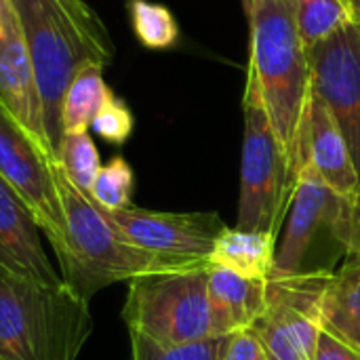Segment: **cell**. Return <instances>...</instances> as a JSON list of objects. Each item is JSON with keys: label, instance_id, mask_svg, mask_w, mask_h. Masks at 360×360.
I'll return each instance as SVG.
<instances>
[{"label": "cell", "instance_id": "obj_23", "mask_svg": "<svg viewBox=\"0 0 360 360\" xmlns=\"http://www.w3.org/2000/svg\"><path fill=\"white\" fill-rule=\"evenodd\" d=\"M135 190V175L131 165L122 156H114L108 165H103L93 181L91 200L105 211L129 209Z\"/></svg>", "mask_w": 360, "mask_h": 360}, {"label": "cell", "instance_id": "obj_15", "mask_svg": "<svg viewBox=\"0 0 360 360\" xmlns=\"http://www.w3.org/2000/svg\"><path fill=\"white\" fill-rule=\"evenodd\" d=\"M268 300V278H247L209 264V306L213 335L249 331Z\"/></svg>", "mask_w": 360, "mask_h": 360}, {"label": "cell", "instance_id": "obj_27", "mask_svg": "<svg viewBox=\"0 0 360 360\" xmlns=\"http://www.w3.org/2000/svg\"><path fill=\"white\" fill-rule=\"evenodd\" d=\"M224 360H268L259 340L251 331L232 335Z\"/></svg>", "mask_w": 360, "mask_h": 360}, {"label": "cell", "instance_id": "obj_17", "mask_svg": "<svg viewBox=\"0 0 360 360\" xmlns=\"http://www.w3.org/2000/svg\"><path fill=\"white\" fill-rule=\"evenodd\" d=\"M276 234L228 228L215 240L209 264L228 268L247 278H268L274 268Z\"/></svg>", "mask_w": 360, "mask_h": 360}, {"label": "cell", "instance_id": "obj_21", "mask_svg": "<svg viewBox=\"0 0 360 360\" xmlns=\"http://www.w3.org/2000/svg\"><path fill=\"white\" fill-rule=\"evenodd\" d=\"M55 154L65 179L80 192L91 194L93 181L103 167L93 137L89 133H63Z\"/></svg>", "mask_w": 360, "mask_h": 360}, {"label": "cell", "instance_id": "obj_16", "mask_svg": "<svg viewBox=\"0 0 360 360\" xmlns=\"http://www.w3.org/2000/svg\"><path fill=\"white\" fill-rule=\"evenodd\" d=\"M323 329L360 350V255H346L321 295Z\"/></svg>", "mask_w": 360, "mask_h": 360}, {"label": "cell", "instance_id": "obj_6", "mask_svg": "<svg viewBox=\"0 0 360 360\" xmlns=\"http://www.w3.org/2000/svg\"><path fill=\"white\" fill-rule=\"evenodd\" d=\"M243 116L245 137L236 228L278 234L291 207L297 175L272 129L259 89L249 74L243 95Z\"/></svg>", "mask_w": 360, "mask_h": 360}, {"label": "cell", "instance_id": "obj_25", "mask_svg": "<svg viewBox=\"0 0 360 360\" xmlns=\"http://www.w3.org/2000/svg\"><path fill=\"white\" fill-rule=\"evenodd\" d=\"M338 236L346 255H360V186L354 196L346 202Z\"/></svg>", "mask_w": 360, "mask_h": 360}, {"label": "cell", "instance_id": "obj_28", "mask_svg": "<svg viewBox=\"0 0 360 360\" xmlns=\"http://www.w3.org/2000/svg\"><path fill=\"white\" fill-rule=\"evenodd\" d=\"M352 11H354L356 21H360V0H352Z\"/></svg>", "mask_w": 360, "mask_h": 360}, {"label": "cell", "instance_id": "obj_30", "mask_svg": "<svg viewBox=\"0 0 360 360\" xmlns=\"http://www.w3.org/2000/svg\"><path fill=\"white\" fill-rule=\"evenodd\" d=\"M348 2H350V6H352V0H348Z\"/></svg>", "mask_w": 360, "mask_h": 360}, {"label": "cell", "instance_id": "obj_11", "mask_svg": "<svg viewBox=\"0 0 360 360\" xmlns=\"http://www.w3.org/2000/svg\"><path fill=\"white\" fill-rule=\"evenodd\" d=\"M314 91L338 118L360 175V21L308 49Z\"/></svg>", "mask_w": 360, "mask_h": 360}, {"label": "cell", "instance_id": "obj_24", "mask_svg": "<svg viewBox=\"0 0 360 360\" xmlns=\"http://www.w3.org/2000/svg\"><path fill=\"white\" fill-rule=\"evenodd\" d=\"M133 129H135V116L127 105V101L116 95L105 103V108L95 116L91 124V131L112 146L127 143L129 137L133 135Z\"/></svg>", "mask_w": 360, "mask_h": 360}, {"label": "cell", "instance_id": "obj_22", "mask_svg": "<svg viewBox=\"0 0 360 360\" xmlns=\"http://www.w3.org/2000/svg\"><path fill=\"white\" fill-rule=\"evenodd\" d=\"M131 335V360H224L232 335H213L184 346H160L137 333Z\"/></svg>", "mask_w": 360, "mask_h": 360}, {"label": "cell", "instance_id": "obj_26", "mask_svg": "<svg viewBox=\"0 0 360 360\" xmlns=\"http://www.w3.org/2000/svg\"><path fill=\"white\" fill-rule=\"evenodd\" d=\"M314 360H360V350L335 338L333 333L321 329Z\"/></svg>", "mask_w": 360, "mask_h": 360}, {"label": "cell", "instance_id": "obj_4", "mask_svg": "<svg viewBox=\"0 0 360 360\" xmlns=\"http://www.w3.org/2000/svg\"><path fill=\"white\" fill-rule=\"evenodd\" d=\"M91 333L89 302L65 283L0 276V360H78Z\"/></svg>", "mask_w": 360, "mask_h": 360}, {"label": "cell", "instance_id": "obj_5", "mask_svg": "<svg viewBox=\"0 0 360 360\" xmlns=\"http://www.w3.org/2000/svg\"><path fill=\"white\" fill-rule=\"evenodd\" d=\"M122 319L129 333L160 346H184L213 338L209 264L133 278Z\"/></svg>", "mask_w": 360, "mask_h": 360}, {"label": "cell", "instance_id": "obj_13", "mask_svg": "<svg viewBox=\"0 0 360 360\" xmlns=\"http://www.w3.org/2000/svg\"><path fill=\"white\" fill-rule=\"evenodd\" d=\"M38 232L23 198L0 177V276L44 285L63 283L51 266Z\"/></svg>", "mask_w": 360, "mask_h": 360}, {"label": "cell", "instance_id": "obj_7", "mask_svg": "<svg viewBox=\"0 0 360 360\" xmlns=\"http://www.w3.org/2000/svg\"><path fill=\"white\" fill-rule=\"evenodd\" d=\"M331 272L270 276L262 316L249 329L268 360H314L321 323V295Z\"/></svg>", "mask_w": 360, "mask_h": 360}, {"label": "cell", "instance_id": "obj_9", "mask_svg": "<svg viewBox=\"0 0 360 360\" xmlns=\"http://www.w3.org/2000/svg\"><path fill=\"white\" fill-rule=\"evenodd\" d=\"M0 177L23 198L53 251L63 240V209L57 160L49 158L27 131L0 108Z\"/></svg>", "mask_w": 360, "mask_h": 360}, {"label": "cell", "instance_id": "obj_20", "mask_svg": "<svg viewBox=\"0 0 360 360\" xmlns=\"http://www.w3.org/2000/svg\"><path fill=\"white\" fill-rule=\"evenodd\" d=\"M127 11L133 34L146 49L167 51L179 42V23L165 4L150 0H129Z\"/></svg>", "mask_w": 360, "mask_h": 360}, {"label": "cell", "instance_id": "obj_3", "mask_svg": "<svg viewBox=\"0 0 360 360\" xmlns=\"http://www.w3.org/2000/svg\"><path fill=\"white\" fill-rule=\"evenodd\" d=\"M57 188L63 209V240L55 255L61 281L80 300L91 302L95 293L116 283L188 268L131 245L105 217L103 209L65 179L59 165Z\"/></svg>", "mask_w": 360, "mask_h": 360}, {"label": "cell", "instance_id": "obj_19", "mask_svg": "<svg viewBox=\"0 0 360 360\" xmlns=\"http://www.w3.org/2000/svg\"><path fill=\"white\" fill-rule=\"evenodd\" d=\"M300 36L308 49L356 21L348 0H291Z\"/></svg>", "mask_w": 360, "mask_h": 360}, {"label": "cell", "instance_id": "obj_1", "mask_svg": "<svg viewBox=\"0 0 360 360\" xmlns=\"http://www.w3.org/2000/svg\"><path fill=\"white\" fill-rule=\"evenodd\" d=\"M13 4L27 40L46 133L57 150L68 86L86 65L105 70L114 61L116 46L108 25L86 0H13Z\"/></svg>", "mask_w": 360, "mask_h": 360}, {"label": "cell", "instance_id": "obj_18", "mask_svg": "<svg viewBox=\"0 0 360 360\" xmlns=\"http://www.w3.org/2000/svg\"><path fill=\"white\" fill-rule=\"evenodd\" d=\"M114 97L110 84L103 78V68L86 65L80 70L65 91L61 105V135L63 133H89L95 116Z\"/></svg>", "mask_w": 360, "mask_h": 360}, {"label": "cell", "instance_id": "obj_10", "mask_svg": "<svg viewBox=\"0 0 360 360\" xmlns=\"http://www.w3.org/2000/svg\"><path fill=\"white\" fill-rule=\"evenodd\" d=\"M103 213L131 245L179 266L209 264L215 240L226 230L217 213H158L137 207Z\"/></svg>", "mask_w": 360, "mask_h": 360}, {"label": "cell", "instance_id": "obj_2", "mask_svg": "<svg viewBox=\"0 0 360 360\" xmlns=\"http://www.w3.org/2000/svg\"><path fill=\"white\" fill-rule=\"evenodd\" d=\"M247 17L251 30L247 74L255 80L272 129L300 175L304 127L314 91L310 53L300 36L291 0H253Z\"/></svg>", "mask_w": 360, "mask_h": 360}, {"label": "cell", "instance_id": "obj_29", "mask_svg": "<svg viewBox=\"0 0 360 360\" xmlns=\"http://www.w3.org/2000/svg\"><path fill=\"white\" fill-rule=\"evenodd\" d=\"M240 2H243V8H245V13H247V11L251 8V2H253V0H240Z\"/></svg>", "mask_w": 360, "mask_h": 360}, {"label": "cell", "instance_id": "obj_12", "mask_svg": "<svg viewBox=\"0 0 360 360\" xmlns=\"http://www.w3.org/2000/svg\"><path fill=\"white\" fill-rule=\"evenodd\" d=\"M0 108L27 131L49 158L57 160L44 124L27 40L13 0H0Z\"/></svg>", "mask_w": 360, "mask_h": 360}, {"label": "cell", "instance_id": "obj_14", "mask_svg": "<svg viewBox=\"0 0 360 360\" xmlns=\"http://www.w3.org/2000/svg\"><path fill=\"white\" fill-rule=\"evenodd\" d=\"M302 154L304 167L310 165L335 194L344 198L354 196L360 186V175L350 146L331 108L316 91H312L306 116Z\"/></svg>", "mask_w": 360, "mask_h": 360}, {"label": "cell", "instance_id": "obj_8", "mask_svg": "<svg viewBox=\"0 0 360 360\" xmlns=\"http://www.w3.org/2000/svg\"><path fill=\"white\" fill-rule=\"evenodd\" d=\"M346 202L348 198L335 194L319 177V173L306 165L295 181L287 230L283 240L276 245L274 268L270 276L319 272L314 257L327 245H335L342 253H346L338 236Z\"/></svg>", "mask_w": 360, "mask_h": 360}]
</instances>
